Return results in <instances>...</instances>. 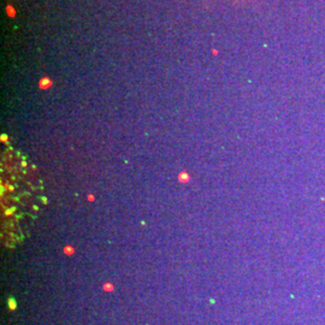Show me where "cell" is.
Returning a JSON list of instances; mask_svg holds the SVG:
<instances>
[{"label":"cell","instance_id":"obj_1","mask_svg":"<svg viewBox=\"0 0 325 325\" xmlns=\"http://www.w3.org/2000/svg\"><path fill=\"white\" fill-rule=\"evenodd\" d=\"M16 160L14 171L10 172L9 168L2 164L1 166V193L14 194V200L1 204V212L14 206L9 212L1 216V231L2 241L6 246H16L18 241L24 239V234L28 231L31 222L35 219L40 208V201L38 195L41 193L38 182L36 170L29 176L24 185L19 187L22 181L26 160Z\"/></svg>","mask_w":325,"mask_h":325},{"label":"cell","instance_id":"obj_5","mask_svg":"<svg viewBox=\"0 0 325 325\" xmlns=\"http://www.w3.org/2000/svg\"><path fill=\"white\" fill-rule=\"evenodd\" d=\"M7 307H9L10 311H14V310H16L17 303H16V301H14V299H10V300L7 301Z\"/></svg>","mask_w":325,"mask_h":325},{"label":"cell","instance_id":"obj_2","mask_svg":"<svg viewBox=\"0 0 325 325\" xmlns=\"http://www.w3.org/2000/svg\"><path fill=\"white\" fill-rule=\"evenodd\" d=\"M189 180H190V175H189L188 172L182 171V172L178 173V181H180L181 183H188Z\"/></svg>","mask_w":325,"mask_h":325},{"label":"cell","instance_id":"obj_4","mask_svg":"<svg viewBox=\"0 0 325 325\" xmlns=\"http://www.w3.org/2000/svg\"><path fill=\"white\" fill-rule=\"evenodd\" d=\"M102 289H104V291H107V293H110V291H113L114 287H113L112 283L106 282V283H104V284H102Z\"/></svg>","mask_w":325,"mask_h":325},{"label":"cell","instance_id":"obj_6","mask_svg":"<svg viewBox=\"0 0 325 325\" xmlns=\"http://www.w3.org/2000/svg\"><path fill=\"white\" fill-rule=\"evenodd\" d=\"M87 200H88V201H94V195L88 194V195H87Z\"/></svg>","mask_w":325,"mask_h":325},{"label":"cell","instance_id":"obj_3","mask_svg":"<svg viewBox=\"0 0 325 325\" xmlns=\"http://www.w3.org/2000/svg\"><path fill=\"white\" fill-rule=\"evenodd\" d=\"M63 252H64V254L66 255H72L75 253V248L72 246H70V244H66V246L63 247Z\"/></svg>","mask_w":325,"mask_h":325}]
</instances>
